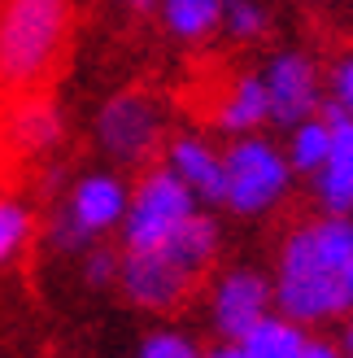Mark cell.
Returning a JSON list of instances; mask_svg holds the SVG:
<instances>
[{
  "instance_id": "obj_20",
  "label": "cell",
  "mask_w": 353,
  "mask_h": 358,
  "mask_svg": "<svg viewBox=\"0 0 353 358\" xmlns=\"http://www.w3.org/2000/svg\"><path fill=\"white\" fill-rule=\"evenodd\" d=\"M223 27L236 35V40H257L266 31V13L253 0H223Z\"/></svg>"
},
{
  "instance_id": "obj_22",
  "label": "cell",
  "mask_w": 353,
  "mask_h": 358,
  "mask_svg": "<svg viewBox=\"0 0 353 358\" xmlns=\"http://www.w3.org/2000/svg\"><path fill=\"white\" fill-rule=\"evenodd\" d=\"M331 92H336L331 101L345 105V114L353 118V57H345L336 70H331Z\"/></svg>"
},
{
  "instance_id": "obj_3",
  "label": "cell",
  "mask_w": 353,
  "mask_h": 358,
  "mask_svg": "<svg viewBox=\"0 0 353 358\" xmlns=\"http://www.w3.org/2000/svg\"><path fill=\"white\" fill-rule=\"evenodd\" d=\"M197 210V196L170 166H153L135 184L122 219V245L127 249H157L188 214Z\"/></svg>"
},
{
  "instance_id": "obj_15",
  "label": "cell",
  "mask_w": 353,
  "mask_h": 358,
  "mask_svg": "<svg viewBox=\"0 0 353 358\" xmlns=\"http://www.w3.org/2000/svg\"><path fill=\"white\" fill-rule=\"evenodd\" d=\"M306 341H310V332L301 324H292L284 315H266L240 341V350H244V358H296Z\"/></svg>"
},
{
  "instance_id": "obj_16",
  "label": "cell",
  "mask_w": 353,
  "mask_h": 358,
  "mask_svg": "<svg viewBox=\"0 0 353 358\" xmlns=\"http://www.w3.org/2000/svg\"><path fill=\"white\" fill-rule=\"evenodd\" d=\"M327 153H331V122L323 114L296 122L292 145H288V166L296 175H319V166L327 162Z\"/></svg>"
},
{
  "instance_id": "obj_24",
  "label": "cell",
  "mask_w": 353,
  "mask_h": 358,
  "mask_svg": "<svg viewBox=\"0 0 353 358\" xmlns=\"http://www.w3.org/2000/svg\"><path fill=\"white\" fill-rule=\"evenodd\" d=\"M201 358H244V350H240V345H232V341H223V345H214V350L201 354Z\"/></svg>"
},
{
  "instance_id": "obj_10",
  "label": "cell",
  "mask_w": 353,
  "mask_h": 358,
  "mask_svg": "<svg viewBox=\"0 0 353 358\" xmlns=\"http://www.w3.org/2000/svg\"><path fill=\"white\" fill-rule=\"evenodd\" d=\"M127 201L131 196H127L118 175H87V179H79V184L70 188L61 210L79 223L83 236L92 241V236H100V231H110V227H122Z\"/></svg>"
},
{
  "instance_id": "obj_26",
  "label": "cell",
  "mask_w": 353,
  "mask_h": 358,
  "mask_svg": "<svg viewBox=\"0 0 353 358\" xmlns=\"http://www.w3.org/2000/svg\"><path fill=\"white\" fill-rule=\"evenodd\" d=\"M127 5H131V9H149V5H153V0H127Z\"/></svg>"
},
{
  "instance_id": "obj_8",
  "label": "cell",
  "mask_w": 353,
  "mask_h": 358,
  "mask_svg": "<svg viewBox=\"0 0 353 358\" xmlns=\"http://www.w3.org/2000/svg\"><path fill=\"white\" fill-rule=\"evenodd\" d=\"M262 83H266L271 101V122H279V127H296L319 110V70L306 52H275Z\"/></svg>"
},
{
  "instance_id": "obj_17",
  "label": "cell",
  "mask_w": 353,
  "mask_h": 358,
  "mask_svg": "<svg viewBox=\"0 0 353 358\" xmlns=\"http://www.w3.org/2000/svg\"><path fill=\"white\" fill-rule=\"evenodd\" d=\"M223 22V0H166V27L179 40H205Z\"/></svg>"
},
{
  "instance_id": "obj_5",
  "label": "cell",
  "mask_w": 353,
  "mask_h": 358,
  "mask_svg": "<svg viewBox=\"0 0 353 358\" xmlns=\"http://www.w3.org/2000/svg\"><path fill=\"white\" fill-rule=\"evenodd\" d=\"M96 140L100 149L122 166H144L162 149V105L144 87L118 92L96 118Z\"/></svg>"
},
{
  "instance_id": "obj_2",
  "label": "cell",
  "mask_w": 353,
  "mask_h": 358,
  "mask_svg": "<svg viewBox=\"0 0 353 358\" xmlns=\"http://www.w3.org/2000/svg\"><path fill=\"white\" fill-rule=\"evenodd\" d=\"M75 0H5L0 5V92L31 96L61 75Z\"/></svg>"
},
{
  "instance_id": "obj_9",
  "label": "cell",
  "mask_w": 353,
  "mask_h": 358,
  "mask_svg": "<svg viewBox=\"0 0 353 358\" xmlns=\"http://www.w3.org/2000/svg\"><path fill=\"white\" fill-rule=\"evenodd\" d=\"M323 118L331 122V153L314 175V201L323 206V214H349L353 210V118L336 101L323 105Z\"/></svg>"
},
{
  "instance_id": "obj_21",
  "label": "cell",
  "mask_w": 353,
  "mask_h": 358,
  "mask_svg": "<svg viewBox=\"0 0 353 358\" xmlns=\"http://www.w3.org/2000/svg\"><path fill=\"white\" fill-rule=\"evenodd\" d=\"M118 262H122V258H114L110 249H92V254H87V262H83L87 284H92V289H105L110 280H118Z\"/></svg>"
},
{
  "instance_id": "obj_4",
  "label": "cell",
  "mask_w": 353,
  "mask_h": 358,
  "mask_svg": "<svg viewBox=\"0 0 353 358\" xmlns=\"http://www.w3.org/2000/svg\"><path fill=\"white\" fill-rule=\"evenodd\" d=\"M223 166H227V201L223 206L236 210V214L271 210L279 196L288 192V179H292L288 157L279 153L271 140H262L257 131L236 140V145L223 153Z\"/></svg>"
},
{
  "instance_id": "obj_18",
  "label": "cell",
  "mask_w": 353,
  "mask_h": 358,
  "mask_svg": "<svg viewBox=\"0 0 353 358\" xmlns=\"http://www.w3.org/2000/svg\"><path fill=\"white\" fill-rule=\"evenodd\" d=\"M31 231H35L31 210L13 196H0V266H9L31 245Z\"/></svg>"
},
{
  "instance_id": "obj_6",
  "label": "cell",
  "mask_w": 353,
  "mask_h": 358,
  "mask_svg": "<svg viewBox=\"0 0 353 358\" xmlns=\"http://www.w3.org/2000/svg\"><path fill=\"white\" fill-rule=\"evenodd\" d=\"M118 289L131 306L166 315V310H179L192 297L197 275H188L183 266H174L162 249H127L122 262H118Z\"/></svg>"
},
{
  "instance_id": "obj_1",
  "label": "cell",
  "mask_w": 353,
  "mask_h": 358,
  "mask_svg": "<svg viewBox=\"0 0 353 358\" xmlns=\"http://www.w3.org/2000/svg\"><path fill=\"white\" fill-rule=\"evenodd\" d=\"M275 306L301 328L353 315L349 214H306L284 231L275 258Z\"/></svg>"
},
{
  "instance_id": "obj_14",
  "label": "cell",
  "mask_w": 353,
  "mask_h": 358,
  "mask_svg": "<svg viewBox=\"0 0 353 358\" xmlns=\"http://www.w3.org/2000/svg\"><path fill=\"white\" fill-rule=\"evenodd\" d=\"M162 254L174 262V266H183L188 275H205L209 271V262L218 258V223L209 219V214H201V210H192L188 219L170 231V236L157 245Z\"/></svg>"
},
{
  "instance_id": "obj_25",
  "label": "cell",
  "mask_w": 353,
  "mask_h": 358,
  "mask_svg": "<svg viewBox=\"0 0 353 358\" xmlns=\"http://www.w3.org/2000/svg\"><path fill=\"white\" fill-rule=\"evenodd\" d=\"M340 350L353 354V315H345V332H340Z\"/></svg>"
},
{
  "instance_id": "obj_27",
  "label": "cell",
  "mask_w": 353,
  "mask_h": 358,
  "mask_svg": "<svg viewBox=\"0 0 353 358\" xmlns=\"http://www.w3.org/2000/svg\"><path fill=\"white\" fill-rule=\"evenodd\" d=\"M349 358H353V354H349Z\"/></svg>"
},
{
  "instance_id": "obj_7",
  "label": "cell",
  "mask_w": 353,
  "mask_h": 358,
  "mask_svg": "<svg viewBox=\"0 0 353 358\" xmlns=\"http://www.w3.org/2000/svg\"><path fill=\"white\" fill-rule=\"evenodd\" d=\"M271 306H275V284L253 266H232L218 275L214 293H209V324H214L218 341L240 345L271 315Z\"/></svg>"
},
{
  "instance_id": "obj_12",
  "label": "cell",
  "mask_w": 353,
  "mask_h": 358,
  "mask_svg": "<svg viewBox=\"0 0 353 358\" xmlns=\"http://www.w3.org/2000/svg\"><path fill=\"white\" fill-rule=\"evenodd\" d=\"M166 166L192 188V196L205 206H223L227 201V166L223 157L197 136H174L166 145Z\"/></svg>"
},
{
  "instance_id": "obj_13",
  "label": "cell",
  "mask_w": 353,
  "mask_h": 358,
  "mask_svg": "<svg viewBox=\"0 0 353 358\" xmlns=\"http://www.w3.org/2000/svg\"><path fill=\"white\" fill-rule=\"evenodd\" d=\"M214 122H218L227 136H253L262 122H271L266 83H262L257 75H236V79L218 92Z\"/></svg>"
},
{
  "instance_id": "obj_23",
  "label": "cell",
  "mask_w": 353,
  "mask_h": 358,
  "mask_svg": "<svg viewBox=\"0 0 353 358\" xmlns=\"http://www.w3.org/2000/svg\"><path fill=\"white\" fill-rule=\"evenodd\" d=\"M296 358H345V350L336 341H323V336H310V341L301 345V354Z\"/></svg>"
},
{
  "instance_id": "obj_19",
  "label": "cell",
  "mask_w": 353,
  "mask_h": 358,
  "mask_svg": "<svg viewBox=\"0 0 353 358\" xmlns=\"http://www.w3.org/2000/svg\"><path fill=\"white\" fill-rule=\"evenodd\" d=\"M135 358H201V345L192 341L188 332L162 328V332H149L144 341H140Z\"/></svg>"
},
{
  "instance_id": "obj_11",
  "label": "cell",
  "mask_w": 353,
  "mask_h": 358,
  "mask_svg": "<svg viewBox=\"0 0 353 358\" xmlns=\"http://www.w3.org/2000/svg\"><path fill=\"white\" fill-rule=\"evenodd\" d=\"M5 145L13 157H44L61 145V114L44 92H31V96H17L13 110L5 118Z\"/></svg>"
}]
</instances>
